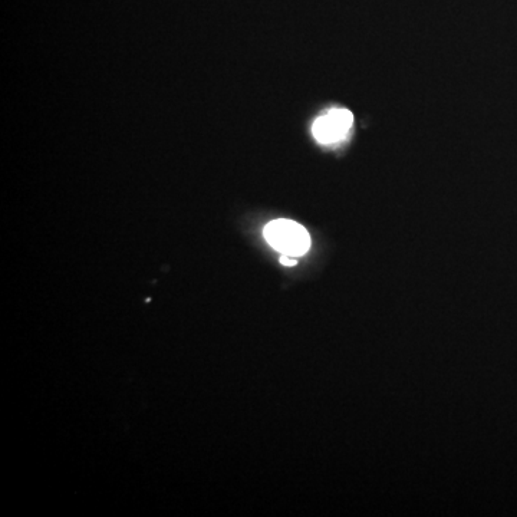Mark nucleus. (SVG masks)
Wrapping results in <instances>:
<instances>
[{"mask_svg": "<svg viewBox=\"0 0 517 517\" xmlns=\"http://www.w3.org/2000/svg\"><path fill=\"white\" fill-rule=\"evenodd\" d=\"M265 237L275 250L290 257L302 256L310 247V237L306 228L286 218L270 221L265 227Z\"/></svg>", "mask_w": 517, "mask_h": 517, "instance_id": "nucleus-1", "label": "nucleus"}, {"mask_svg": "<svg viewBox=\"0 0 517 517\" xmlns=\"http://www.w3.org/2000/svg\"><path fill=\"white\" fill-rule=\"evenodd\" d=\"M353 124V115L348 109H330L313 124V135L322 144H332L342 139Z\"/></svg>", "mask_w": 517, "mask_h": 517, "instance_id": "nucleus-2", "label": "nucleus"}, {"mask_svg": "<svg viewBox=\"0 0 517 517\" xmlns=\"http://www.w3.org/2000/svg\"><path fill=\"white\" fill-rule=\"evenodd\" d=\"M280 263L285 266H296L298 262H296V259H293V257H290V256L283 254V256L280 257Z\"/></svg>", "mask_w": 517, "mask_h": 517, "instance_id": "nucleus-3", "label": "nucleus"}]
</instances>
